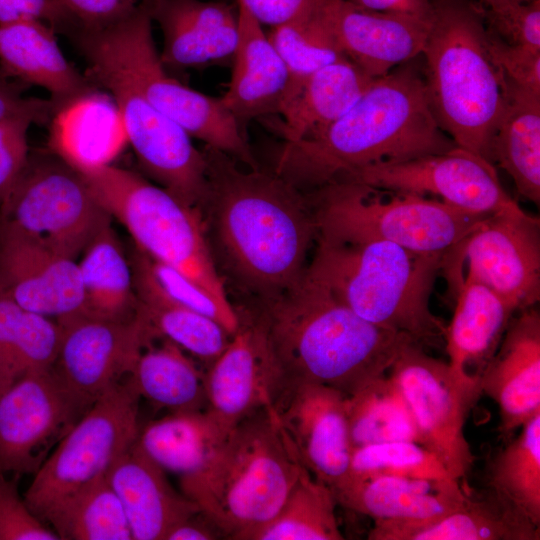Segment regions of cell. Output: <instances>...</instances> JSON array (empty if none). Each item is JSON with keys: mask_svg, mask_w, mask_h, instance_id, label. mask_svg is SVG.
<instances>
[{"mask_svg": "<svg viewBox=\"0 0 540 540\" xmlns=\"http://www.w3.org/2000/svg\"><path fill=\"white\" fill-rule=\"evenodd\" d=\"M0 71L26 86L46 90L59 112L96 90L67 60L55 29L37 19L0 24Z\"/></svg>", "mask_w": 540, "mask_h": 540, "instance_id": "25", "label": "cell"}, {"mask_svg": "<svg viewBox=\"0 0 540 540\" xmlns=\"http://www.w3.org/2000/svg\"><path fill=\"white\" fill-rule=\"evenodd\" d=\"M57 321L62 337L51 369L86 409L129 375L142 350L155 339L137 311L123 321L86 314Z\"/></svg>", "mask_w": 540, "mask_h": 540, "instance_id": "16", "label": "cell"}, {"mask_svg": "<svg viewBox=\"0 0 540 540\" xmlns=\"http://www.w3.org/2000/svg\"><path fill=\"white\" fill-rule=\"evenodd\" d=\"M486 473V489L540 527V413L505 441Z\"/></svg>", "mask_w": 540, "mask_h": 540, "instance_id": "36", "label": "cell"}, {"mask_svg": "<svg viewBox=\"0 0 540 540\" xmlns=\"http://www.w3.org/2000/svg\"><path fill=\"white\" fill-rule=\"evenodd\" d=\"M316 0H236L261 25L271 28L287 24L310 12Z\"/></svg>", "mask_w": 540, "mask_h": 540, "instance_id": "50", "label": "cell"}, {"mask_svg": "<svg viewBox=\"0 0 540 540\" xmlns=\"http://www.w3.org/2000/svg\"><path fill=\"white\" fill-rule=\"evenodd\" d=\"M307 274L364 320L403 333L422 346L444 341L446 325L430 298L442 256L391 242L347 243L316 238Z\"/></svg>", "mask_w": 540, "mask_h": 540, "instance_id": "6", "label": "cell"}, {"mask_svg": "<svg viewBox=\"0 0 540 540\" xmlns=\"http://www.w3.org/2000/svg\"><path fill=\"white\" fill-rule=\"evenodd\" d=\"M5 75L0 71V80L4 77Z\"/></svg>", "mask_w": 540, "mask_h": 540, "instance_id": "54", "label": "cell"}, {"mask_svg": "<svg viewBox=\"0 0 540 540\" xmlns=\"http://www.w3.org/2000/svg\"><path fill=\"white\" fill-rule=\"evenodd\" d=\"M77 264L86 315L116 321L135 316L138 299L131 262L110 223L88 243Z\"/></svg>", "mask_w": 540, "mask_h": 540, "instance_id": "33", "label": "cell"}, {"mask_svg": "<svg viewBox=\"0 0 540 540\" xmlns=\"http://www.w3.org/2000/svg\"><path fill=\"white\" fill-rule=\"evenodd\" d=\"M315 10L340 52L372 78L420 56L431 20L347 0H316Z\"/></svg>", "mask_w": 540, "mask_h": 540, "instance_id": "21", "label": "cell"}, {"mask_svg": "<svg viewBox=\"0 0 540 540\" xmlns=\"http://www.w3.org/2000/svg\"><path fill=\"white\" fill-rule=\"evenodd\" d=\"M139 395L129 379L117 383L74 423L34 473L24 494L42 521L65 501L106 476L137 440Z\"/></svg>", "mask_w": 540, "mask_h": 540, "instance_id": "10", "label": "cell"}, {"mask_svg": "<svg viewBox=\"0 0 540 540\" xmlns=\"http://www.w3.org/2000/svg\"><path fill=\"white\" fill-rule=\"evenodd\" d=\"M255 307L277 372L276 397L305 383L349 396L386 375L400 351L415 342L364 320L307 272L277 301Z\"/></svg>", "mask_w": 540, "mask_h": 540, "instance_id": "3", "label": "cell"}, {"mask_svg": "<svg viewBox=\"0 0 540 540\" xmlns=\"http://www.w3.org/2000/svg\"><path fill=\"white\" fill-rule=\"evenodd\" d=\"M0 294L56 320L85 314L77 262L43 247L2 218Z\"/></svg>", "mask_w": 540, "mask_h": 540, "instance_id": "20", "label": "cell"}, {"mask_svg": "<svg viewBox=\"0 0 540 540\" xmlns=\"http://www.w3.org/2000/svg\"><path fill=\"white\" fill-rule=\"evenodd\" d=\"M106 478L126 514L133 540H164L169 529L199 508L168 482L164 470L135 442Z\"/></svg>", "mask_w": 540, "mask_h": 540, "instance_id": "27", "label": "cell"}, {"mask_svg": "<svg viewBox=\"0 0 540 540\" xmlns=\"http://www.w3.org/2000/svg\"><path fill=\"white\" fill-rule=\"evenodd\" d=\"M303 469L271 405L237 423L202 469L180 477V486L226 539L249 540L279 512Z\"/></svg>", "mask_w": 540, "mask_h": 540, "instance_id": "5", "label": "cell"}, {"mask_svg": "<svg viewBox=\"0 0 540 540\" xmlns=\"http://www.w3.org/2000/svg\"><path fill=\"white\" fill-rule=\"evenodd\" d=\"M162 33L165 68L231 65L238 42V8L220 1L143 0Z\"/></svg>", "mask_w": 540, "mask_h": 540, "instance_id": "22", "label": "cell"}, {"mask_svg": "<svg viewBox=\"0 0 540 540\" xmlns=\"http://www.w3.org/2000/svg\"><path fill=\"white\" fill-rule=\"evenodd\" d=\"M34 123L37 121L30 115L0 121V203L28 162V131Z\"/></svg>", "mask_w": 540, "mask_h": 540, "instance_id": "47", "label": "cell"}, {"mask_svg": "<svg viewBox=\"0 0 540 540\" xmlns=\"http://www.w3.org/2000/svg\"><path fill=\"white\" fill-rule=\"evenodd\" d=\"M24 19L43 21L68 31L74 22L59 0H0V24Z\"/></svg>", "mask_w": 540, "mask_h": 540, "instance_id": "48", "label": "cell"}, {"mask_svg": "<svg viewBox=\"0 0 540 540\" xmlns=\"http://www.w3.org/2000/svg\"><path fill=\"white\" fill-rule=\"evenodd\" d=\"M374 79L347 58L326 65L285 98L272 127L286 142L313 138L344 115Z\"/></svg>", "mask_w": 540, "mask_h": 540, "instance_id": "29", "label": "cell"}, {"mask_svg": "<svg viewBox=\"0 0 540 540\" xmlns=\"http://www.w3.org/2000/svg\"><path fill=\"white\" fill-rule=\"evenodd\" d=\"M131 262L144 272L166 299L217 321L231 335L236 332L239 326L236 307L233 310L222 307L181 272L153 260L138 248L134 250Z\"/></svg>", "mask_w": 540, "mask_h": 540, "instance_id": "42", "label": "cell"}, {"mask_svg": "<svg viewBox=\"0 0 540 540\" xmlns=\"http://www.w3.org/2000/svg\"><path fill=\"white\" fill-rule=\"evenodd\" d=\"M365 9L379 12H393L431 19V0H347Z\"/></svg>", "mask_w": 540, "mask_h": 540, "instance_id": "52", "label": "cell"}, {"mask_svg": "<svg viewBox=\"0 0 540 540\" xmlns=\"http://www.w3.org/2000/svg\"><path fill=\"white\" fill-rule=\"evenodd\" d=\"M109 92L121 129L143 172L181 202L198 208L206 192V160L188 133L158 111L128 81L104 69H87Z\"/></svg>", "mask_w": 540, "mask_h": 540, "instance_id": "14", "label": "cell"}, {"mask_svg": "<svg viewBox=\"0 0 540 540\" xmlns=\"http://www.w3.org/2000/svg\"><path fill=\"white\" fill-rule=\"evenodd\" d=\"M452 294L455 306L444 342L449 365L479 379L517 310L495 291L464 276Z\"/></svg>", "mask_w": 540, "mask_h": 540, "instance_id": "28", "label": "cell"}, {"mask_svg": "<svg viewBox=\"0 0 540 540\" xmlns=\"http://www.w3.org/2000/svg\"><path fill=\"white\" fill-rule=\"evenodd\" d=\"M507 83V82H506ZM508 100L492 142L491 160L518 193L540 204V95L507 83Z\"/></svg>", "mask_w": 540, "mask_h": 540, "instance_id": "32", "label": "cell"}, {"mask_svg": "<svg viewBox=\"0 0 540 540\" xmlns=\"http://www.w3.org/2000/svg\"><path fill=\"white\" fill-rule=\"evenodd\" d=\"M59 539L19 496L15 483L0 473V540Z\"/></svg>", "mask_w": 540, "mask_h": 540, "instance_id": "44", "label": "cell"}, {"mask_svg": "<svg viewBox=\"0 0 540 540\" xmlns=\"http://www.w3.org/2000/svg\"><path fill=\"white\" fill-rule=\"evenodd\" d=\"M69 34L87 69H104L119 75L191 138L248 168L259 167L246 133L221 98L183 84L165 68L155 45L153 21L143 1L114 22L93 28L75 27Z\"/></svg>", "mask_w": 540, "mask_h": 540, "instance_id": "7", "label": "cell"}, {"mask_svg": "<svg viewBox=\"0 0 540 540\" xmlns=\"http://www.w3.org/2000/svg\"><path fill=\"white\" fill-rule=\"evenodd\" d=\"M489 42L492 56L506 82L540 95V49L510 44L502 40L490 28Z\"/></svg>", "mask_w": 540, "mask_h": 540, "instance_id": "45", "label": "cell"}, {"mask_svg": "<svg viewBox=\"0 0 540 540\" xmlns=\"http://www.w3.org/2000/svg\"><path fill=\"white\" fill-rule=\"evenodd\" d=\"M304 194L316 238L347 243L381 240L425 255L444 257L488 217L435 198L357 182H336Z\"/></svg>", "mask_w": 540, "mask_h": 540, "instance_id": "8", "label": "cell"}, {"mask_svg": "<svg viewBox=\"0 0 540 540\" xmlns=\"http://www.w3.org/2000/svg\"><path fill=\"white\" fill-rule=\"evenodd\" d=\"M226 539L222 530L200 509L179 521L167 532L164 540Z\"/></svg>", "mask_w": 540, "mask_h": 540, "instance_id": "51", "label": "cell"}, {"mask_svg": "<svg viewBox=\"0 0 540 540\" xmlns=\"http://www.w3.org/2000/svg\"><path fill=\"white\" fill-rule=\"evenodd\" d=\"M369 540H539L540 527L486 489L459 508L431 521L373 523Z\"/></svg>", "mask_w": 540, "mask_h": 540, "instance_id": "30", "label": "cell"}, {"mask_svg": "<svg viewBox=\"0 0 540 540\" xmlns=\"http://www.w3.org/2000/svg\"><path fill=\"white\" fill-rule=\"evenodd\" d=\"M93 195L147 256L181 272L233 310L201 213L141 175L111 163L77 169Z\"/></svg>", "mask_w": 540, "mask_h": 540, "instance_id": "9", "label": "cell"}, {"mask_svg": "<svg viewBox=\"0 0 540 540\" xmlns=\"http://www.w3.org/2000/svg\"><path fill=\"white\" fill-rule=\"evenodd\" d=\"M229 432L206 409L174 411L149 422L136 443L164 472L184 477L202 469Z\"/></svg>", "mask_w": 540, "mask_h": 540, "instance_id": "31", "label": "cell"}, {"mask_svg": "<svg viewBox=\"0 0 540 540\" xmlns=\"http://www.w3.org/2000/svg\"><path fill=\"white\" fill-rule=\"evenodd\" d=\"M420 59L375 78L357 102L317 136L282 141L270 171L308 193L368 166L455 147L430 107Z\"/></svg>", "mask_w": 540, "mask_h": 540, "instance_id": "2", "label": "cell"}, {"mask_svg": "<svg viewBox=\"0 0 540 540\" xmlns=\"http://www.w3.org/2000/svg\"><path fill=\"white\" fill-rule=\"evenodd\" d=\"M236 310L239 326L205 372L206 410L226 431L255 411L273 405L278 387L258 309L241 306Z\"/></svg>", "mask_w": 540, "mask_h": 540, "instance_id": "18", "label": "cell"}, {"mask_svg": "<svg viewBox=\"0 0 540 540\" xmlns=\"http://www.w3.org/2000/svg\"><path fill=\"white\" fill-rule=\"evenodd\" d=\"M478 2L484 9L497 11L503 8H506L511 5H515L527 0H475Z\"/></svg>", "mask_w": 540, "mask_h": 540, "instance_id": "53", "label": "cell"}, {"mask_svg": "<svg viewBox=\"0 0 540 540\" xmlns=\"http://www.w3.org/2000/svg\"><path fill=\"white\" fill-rule=\"evenodd\" d=\"M202 150L207 186L198 209L217 269L255 306H268L305 276L317 235L307 196L270 170Z\"/></svg>", "mask_w": 540, "mask_h": 540, "instance_id": "1", "label": "cell"}, {"mask_svg": "<svg viewBox=\"0 0 540 540\" xmlns=\"http://www.w3.org/2000/svg\"><path fill=\"white\" fill-rule=\"evenodd\" d=\"M267 36L289 72L285 98L317 70L346 58L317 15L315 6L291 22L271 28Z\"/></svg>", "mask_w": 540, "mask_h": 540, "instance_id": "40", "label": "cell"}, {"mask_svg": "<svg viewBox=\"0 0 540 540\" xmlns=\"http://www.w3.org/2000/svg\"><path fill=\"white\" fill-rule=\"evenodd\" d=\"M346 395L316 383L282 391L273 408L304 468L332 490L347 478L352 447Z\"/></svg>", "mask_w": 540, "mask_h": 540, "instance_id": "19", "label": "cell"}, {"mask_svg": "<svg viewBox=\"0 0 540 540\" xmlns=\"http://www.w3.org/2000/svg\"><path fill=\"white\" fill-rule=\"evenodd\" d=\"M346 416L352 449L390 441L420 444L412 413L388 374L347 396Z\"/></svg>", "mask_w": 540, "mask_h": 540, "instance_id": "37", "label": "cell"}, {"mask_svg": "<svg viewBox=\"0 0 540 540\" xmlns=\"http://www.w3.org/2000/svg\"><path fill=\"white\" fill-rule=\"evenodd\" d=\"M333 490L305 468L279 512L249 540H342Z\"/></svg>", "mask_w": 540, "mask_h": 540, "instance_id": "38", "label": "cell"}, {"mask_svg": "<svg viewBox=\"0 0 540 540\" xmlns=\"http://www.w3.org/2000/svg\"><path fill=\"white\" fill-rule=\"evenodd\" d=\"M431 5L421 53L430 107L456 146L492 162L508 87L490 50L484 9L475 0H431Z\"/></svg>", "mask_w": 540, "mask_h": 540, "instance_id": "4", "label": "cell"}, {"mask_svg": "<svg viewBox=\"0 0 540 540\" xmlns=\"http://www.w3.org/2000/svg\"><path fill=\"white\" fill-rule=\"evenodd\" d=\"M62 327L53 318L22 308L11 334L17 374L50 370L57 358Z\"/></svg>", "mask_w": 540, "mask_h": 540, "instance_id": "43", "label": "cell"}, {"mask_svg": "<svg viewBox=\"0 0 540 540\" xmlns=\"http://www.w3.org/2000/svg\"><path fill=\"white\" fill-rule=\"evenodd\" d=\"M344 181L435 198L486 216L520 207L502 187L492 162L458 146L442 153L368 166L338 182Z\"/></svg>", "mask_w": 540, "mask_h": 540, "instance_id": "15", "label": "cell"}, {"mask_svg": "<svg viewBox=\"0 0 540 540\" xmlns=\"http://www.w3.org/2000/svg\"><path fill=\"white\" fill-rule=\"evenodd\" d=\"M484 15L488 27L502 40L540 49V0H527L497 11L484 9Z\"/></svg>", "mask_w": 540, "mask_h": 540, "instance_id": "46", "label": "cell"}, {"mask_svg": "<svg viewBox=\"0 0 540 540\" xmlns=\"http://www.w3.org/2000/svg\"><path fill=\"white\" fill-rule=\"evenodd\" d=\"M384 476L450 478L438 458L417 442L390 441L352 449L344 482Z\"/></svg>", "mask_w": 540, "mask_h": 540, "instance_id": "41", "label": "cell"}, {"mask_svg": "<svg viewBox=\"0 0 540 540\" xmlns=\"http://www.w3.org/2000/svg\"><path fill=\"white\" fill-rule=\"evenodd\" d=\"M387 374L412 413L420 444L438 458L450 478H466L474 455L465 425L482 394L479 379L458 373L416 342L400 351Z\"/></svg>", "mask_w": 540, "mask_h": 540, "instance_id": "12", "label": "cell"}, {"mask_svg": "<svg viewBox=\"0 0 540 540\" xmlns=\"http://www.w3.org/2000/svg\"><path fill=\"white\" fill-rule=\"evenodd\" d=\"M150 344L129 373L139 397L172 412L206 409L205 372L174 343Z\"/></svg>", "mask_w": 540, "mask_h": 540, "instance_id": "35", "label": "cell"}, {"mask_svg": "<svg viewBox=\"0 0 540 540\" xmlns=\"http://www.w3.org/2000/svg\"><path fill=\"white\" fill-rule=\"evenodd\" d=\"M450 293L468 276L517 311L540 300V220L521 207L490 215L443 257Z\"/></svg>", "mask_w": 540, "mask_h": 540, "instance_id": "13", "label": "cell"}, {"mask_svg": "<svg viewBox=\"0 0 540 540\" xmlns=\"http://www.w3.org/2000/svg\"><path fill=\"white\" fill-rule=\"evenodd\" d=\"M238 42L227 89L221 98L240 128L254 119L279 115L289 72L262 26L238 6Z\"/></svg>", "mask_w": 540, "mask_h": 540, "instance_id": "26", "label": "cell"}, {"mask_svg": "<svg viewBox=\"0 0 540 540\" xmlns=\"http://www.w3.org/2000/svg\"><path fill=\"white\" fill-rule=\"evenodd\" d=\"M46 521L61 540H133L124 509L106 476L65 501Z\"/></svg>", "mask_w": 540, "mask_h": 540, "instance_id": "39", "label": "cell"}, {"mask_svg": "<svg viewBox=\"0 0 540 540\" xmlns=\"http://www.w3.org/2000/svg\"><path fill=\"white\" fill-rule=\"evenodd\" d=\"M59 1L69 13L74 22V26L72 28H93L109 24L124 17L132 10H134L143 0Z\"/></svg>", "mask_w": 540, "mask_h": 540, "instance_id": "49", "label": "cell"}, {"mask_svg": "<svg viewBox=\"0 0 540 540\" xmlns=\"http://www.w3.org/2000/svg\"><path fill=\"white\" fill-rule=\"evenodd\" d=\"M333 492L338 505L388 525L431 521L468 498L460 482L451 478L375 477L346 481Z\"/></svg>", "mask_w": 540, "mask_h": 540, "instance_id": "24", "label": "cell"}, {"mask_svg": "<svg viewBox=\"0 0 540 540\" xmlns=\"http://www.w3.org/2000/svg\"><path fill=\"white\" fill-rule=\"evenodd\" d=\"M479 383L481 393L499 408L504 442L540 413V313L535 307L513 315Z\"/></svg>", "mask_w": 540, "mask_h": 540, "instance_id": "23", "label": "cell"}, {"mask_svg": "<svg viewBox=\"0 0 540 540\" xmlns=\"http://www.w3.org/2000/svg\"><path fill=\"white\" fill-rule=\"evenodd\" d=\"M131 266L137 312L153 337L174 343L206 368L211 365L227 347L232 335L217 321L166 299L138 266L132 262Z\"/></svg>", "mask_w": 540, "mask_h": 540, "instance_id": "34", "label": "cell"}, {"mask_svg": "<svg viewBox=\"0 0 540 540\" xmlns=\"http://www.w3.org/2000/svg\"><path fill=\"white\" fill-rule=\"evenodd\" d=\"M52 369L29 372L0 394V473H35L84 414Z\"/></svg>", "mask_w": 540, "mask_h": 540, "instance_id": "17", "label": "cell"}, {"mask_svg": "<svg viewBox=\"0 0 540 540\" xmlns=\"http://www.w3.org/2000/svg\"><path fill=\"white\" fill-rule=\"evenodd\" d=\"M0 218L50 251L74 260L111 220L82 174L58 153L29 155L0 203Z\"/></svg>", "mask_w": 540, "mask_h": 540, "instance_id": "11", "label": "cell"}]
</instances>
